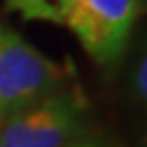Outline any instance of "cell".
Instances as JSON below:
<instances>
[{
	"instance_id": "cell-1",
	"label": "cell",
	"mask_w": 147,
	"mask_h": 147,
	"mask_svg": "<svg viewBox=\"0 0 147 147\" xmlns=\"http://www.w3.org/2000/svg\"><path fill=\"white\" fill-rule=\"evenodd\" d=\"M86 123L82 90L63 84L0 121V147H69L82 139Z\"/></svg>"
},
{
	"instance_id": "cell-2",
	"label": "cell",
	"mask_w": 147,
	"mask_h": 147,
	"mask_svg": "<svg viewBox=\"0 0 147 147\" xmlns=\"http://www.w3.org/2000/svg\"><path fill=\"white\" fill-rule=\"evenodd\" d=\"M59 25L78 37L80 45L100 65H113L125 53L143 6L141 0H53Z\"/></svg>"
},
{
	"instance_id": "cell-3",
	"label": "cell",
	"mask_w": 147,
	"mask_h": 147,
	"mask_svg": "<svg viewBox=\"0 0 147 147\" xmlns=\"http://www.w3.org/2000/svg\"><path fill=\"white\" fill-rule=\"evenodd\" d=\"M65 80V69L59 63L0 23V121L57 90Z\"/></svg>"
},
{
	"instance_id": "cell-4",
	"label": "cell",
	"mask_w": 147,
	"mask_h": 147,
	"mask_svg": "<svg viewBox=\"0 0 147 147\" xmlns=\"http://www.w3.org/2000/svg\"><path fill=\"white\" fill-rule=\"evenodd\" d=\"M4 6L12 12H18L25 21L59 23L57 6L53 0H4Z\"/></svg>"
},
{
	"instance_id": "cell-5",
	"label": "cell",
	"mask_w": 147,
	"mask_h": 147,
	"mask_svg": "<svg viewBox=\"0 0 147 147\" xmlns=\"http://www.w3.org/2000/svg\"><path fill=\"white\" fill-rule=\"evenodd\" d=\"M133 92L141 100L147 96V57H141L133 71Z\"/></svg>"
},
{
	"instance_id": "cell-6",
	"label": "cell",
	"mask_w": 147,
	"mask_h": 147,
	"mask_svg": "<svg viewBox=\"0 0 147 147\" xmlns=\"http://www.w3.org/2000/svg\"><path fill=\"white\" fill-rule=\"evenodd\" d=\"M69 147H108V145L102 143V141H96V139H80Z\"/></svg>"
},
{
	"instance_id": "cell-7",
	"label": "cell",
	"mask_w": 147,
	"mask_h": 147,
	"mask_svg": "<svg viewBox=\"0 0 147 147\" xmlns=\"http://www.w3.org/2000/svg\"><path fill=\"white\" fill-rule=\"evenodd\" d=\"M141 2H143V4H145V0H141Z\"/></svg>"
}]
</instances>
